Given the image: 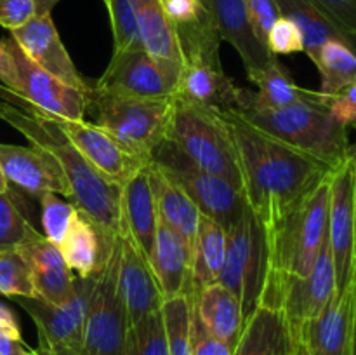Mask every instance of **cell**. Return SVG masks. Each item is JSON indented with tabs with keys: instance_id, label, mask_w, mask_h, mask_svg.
Masks as SVG:
<instances>
[{
	"instance_id": "cell-12",
	"label": "cell",
	"mask_w": 356,
	"mask_h": 355,
	"mask_svg": "<svg viewBox=\"0 0 356 355\" xmlns=\"http://www.w3.org/2000/svg\"><path fill=\"white\" fill-rule=\"evenodd\" d=\"M355 216H356V162L348 159L330 173L329 244L336 270V294L351 287L355 263Z\"/></svg>"
},
{
	"instance_id": "cell-26",
	"label": "cell",
	"mask_w": 356,
	"mask_h": 355,
	"mask_svg": "<svg viewBox=\"0 0 356 355\" xmlns=\"http://www.w3.org/2000/svg\"><path fill=\"white\" fill-rule=\"evenodd\" d=\"M149 265L163 299L177 294L190 296L191 246L160 218L156 225L155 249Z\"/></svg>"
},
{
	"instance_id": "cell-55",
	"label": "cell",
	"mask_w": 356,
	"mask_h": 355,
	"mask_svg": "<svg viewBox=\"0 0 356 355\" xmlns=\"http://www.w3.org/2000/svg\"><path fill=\"white\" fill-rule=\"evenodd\" d=\"M355 263H356V216H355Z\"/></svg>"
},
{
	"instance_id": "cell-56",
	"label": "cell",
	"mask_w": 356,
	"mask_h": 355,
	"mask_svg": "<svg viewBox=\"0 0 356 355\" xmlns=\"http://www.w3.org/2000/svg\"><path fill=\"white\" fill-rule=\"evenodd\" d=\"M355 129H356V125H355Z\"/></svg>"
},
{
	"instance_id": "cell-42",
	"label": "cell",
	"mask_w": 356,
	"mask_h": 355,
	"mask_svg": "<svg viewBox=\"0 0 356 355\" xmlns=\"http://www.w3.org/2000/svg\"><path fill=\"white\" fill-rule=\"evenodd\" d=\"M245 7L254 33L259 38V42L266 45L268 31L280 17L277 2L275 0H245Z\"/></svg>"
},
{
	"instance_id": "cell-5",
	"label": "cell",
	"mask_w": 356,
	"mask_h": 355,
	"mask_svg": "<svg viewBox=\"0 0 356 355\" xmlns=\"http://www.w3.org/2000/svg\"><path fill=\"white\" fill-rule=\"evenodd\" d=\"M165 143L197 169L225 178L243 190L235 141L221 111L172 96Z\"/></svg>"
},
{
	"instance_id": "cell-16",
	"label": "cell",
	"mask_w": 356,
	"mask_h": 355,
	"mask_svg": "<svg viewBox=\"0 0 356 355\" xmlns=\"http://www.w3.org/2000/svg\"><path fill=\"white\" fill-rule=\"evenodd\" d=\"M49 118L65 132L66 138L86 157L90 166L96 167L108 181L118 187H122L146 164L152 162L129 153L96 124H89L86 120H68V118Z\"/></svg>"
},
{
	"instance_id": "cell-7",
	"label": "cell",
	"mask_w": 356,
	"mask_h": 355,
	"mask_svg": "<svg viewBox=\"0 0 356 355\" xmlns=\"http://www.w3.org/2000/svg\"><path fill=\"white\" fill-rule=\"evenodd\" d=\"M334 296L336 270L327 233L313 268L306 277L266 274L259 305L278 310L287 322L292 340H299L302 327L315 319Z\"/></svg>"
},
{
	"instance_id": "cell-36",
	"label": "cell",
	"mask_w": 356,
	"mask_h": 355,
	"mask_svg": "<svg viewBox=\"0 0 356 355\" xmlns=\"http://www.w3.org/2000/svg\"><path fill=\"white\" fill-rule=\"evenodd\" d=\"M125 355H170L162 310L129 326Z\"/></svg>"
},
{
	"instance_id": "cell-11",
	"label": "cell",
	"mask_w": 356,
	"mask_h": 355,
	"mask_svg": "<svg viewBox=\"0 0 356 355\" xmlns=\"http://www.w3.org/2000/svg\"><path fill=\"white\" fill-rule=\"evenodd\" d=\"M153 162L159 164L186 191L200 214L214 219L225 230L232 228L247 207L242 188L225 178L197 169L165 141L153 153Z\"/></svg>"
},
{
	"instance_id": "cell-54",
	"label": "cell",
	"mask_w": 356,
	"mask_h": 355,
	"mask_svg": "<svg viewBox=\"0 0 356 355\" xmlns=\"http://www.w3.org/2000/svg\"><path fill=\"white\" fill-rule=\"evenodd\" d=\"M198 2H200L202 6H204L205 9H207L209 13L212 14V0H198ZM212 17H214V16H212Z\"/></svg>"
},
{
	"instance_id": "cell-46",
	"label": "cell",
	"mask_w": 356,
	"mask_h": 355,
	"mask_svg": "<svg viewBox=\"0 0 356 355\" xmlns=\"http://www.w3.org/2000/svg\"><path fill=\"white\" fill-rule=\"evenodd\" d=\"M0 84L10 90H16L17 87L16 66L6 40H0Z\"/></svg>"
},
{
	"instance_id": "cell-49",
	"label": "cell",
	"mask_w": 356,
	"mask_h": 355,
	"mask_svg": "<svg viewBox=\"0 0 356 355\" xmlns=\"http://www.w3.org/2000/svg\"><path fill=\"white\" fill-rule=\"evenodd\" d=\"M35 6H37V16L38 14H51V10L54 9L56 3L59 0H33Z\"/></svg>"
},
{
	"instance_id": "cell-28",
	"label": "cell",
	"mask_w": 356,
	"mask_h": 355,
	"mask_svg": "<svg viewBox=\"0 0 356 355\" xmlns=\"http://www.w3.org/2000/svg\"><path fill=\"white\" fill-rule=\"evenodd\" d=\"M113 239L101 232L89 216L76 211L65 239L59 244V251L70 270L75 271L79 278H87L99 270Z\"/></svg>"
},
{
	"instance_id": "cell-43",
	"label": "cell",
	"mask_w": 356,
	"mask_h": 355,
	"mask_svg": "<svg viewBox=\"0 0 356 355\" xmlns=\"http://www.w3.org/2000/svg\"><path fill=\"white\" fill-rule=\"evenodd\" d=\"M191 355H232V348L225 343V341L218 340L212 336L197 313L193 312V305H191Z\"/></svg>"
},
{
	"instance_id": "cell-21",
	"label": "cell",
	"mask_w": 356,
	"mask_h": 355,
	"mask_svg": "<svg viewBox=\"0 0 356 355\" xmlns=\"http://www.w3.org/2000/svg\"><path fill=\"white\" fill-rule=\"evenodd\" d=\"M143 49L177 84L183 70L179 37L165 14L162 0H131Z\"/></svg>"
},
{
	"instance_id": "cell-10",
	"label": "cell",
	"mask_w": 356,
	"mask_h": 355,
	"mask_svg": "<svg viewBox=\"0 0 356 355\" xmlns=\"http://www.w3.org/2000/svg\"><path fill=\"white\" fill-rule=\"evenodd\" d=\"M96 274L87 278L76 277L75 292L63 305H52L40 298H14L37 326L38 354L83 355V324Z\"/></svg>"
},
{
	"instance_id": "cell-41",
	"label": "cell",
	"mask_w": 356,
	"mask_h": 355,
	"mask_svg": "<svg viewBox=\"0 0 356 355\" xmlns=\"http://www.w3.org/2000/svg\"><path fill=\"white\" fill-rule=\"evenodd\" d=\"M309 2L346 35L356 52V0H309Z\"/></svg>"
},
{
	"instance_id": "cell-51",
	"label": "cell",
	"mask_w": 356,
	"mask_h": 355,
	"mask_svg": "<svg viewBox=\"0 0 356 355\" xmlns=\"http://www.w3.org/2000/svg\"><path fill=\"white\" fill-rule=\"evenodd\" d=\"M291 355H309L306 350V345L301 340H292V352Z\"/></svg>"
},
{
	"instance_id": "cell-40",
	"label": "cell",
	"mask_w": 356,
	"mask_h": 355,
	"mask_svg": "<svg viewBox=\"0 0 356 355\" xmlns=\"http://www.w3.org/2000/svg\"><path fill=\"white\" fill-rule=\"evenodd\" d=\"M266 47L273 56L305 52V38L294 21L280 16L268 31Z\"/></svg>"
},
{
	"instance_id": "cell-15",
	"label": "cell",
	"mask_w": 356,
	"mask_h": 355,
	"mask_svg": "<svg viewBox=\"0 0 356 355\" xmlns=\"http://www.w3.org/2000/svg\"><path fill=\"white\" fill-rule=\"evenodd\" d=\"M0 167L7 183L37 200L47 194L72 197L63 167L52 153L38 146L0 143Z\"/></svg>"
},
{
	"instance_id": "cell-17",
	"label": "cell",
	"mask_w": 356,
	"mask_h": 355,
	"mask_svg": "<svg viewBox=\"0 0 356 355\" xmlns=\"http://www.w3.org/2000/svg\"><path fill=\"white\" fill-rule=\"evenodd\" d=\"M10 37L31 63L40 66L51 75L58 77L68 86L90 94L92 84L87 82L82 73L76 70L75 63L72 61L59 37L51 14H38L26 24L10 31Z\"/></svg>"
},
{
	"instance_id": "cell-37",
	"label": "cell",
	"mask_w": 356,
	"mask_h": 355,
	"mask_svg": "<svg viewBox=\"0 0 356 355\" xmlns=\"http://www.w3.org/2000/svg\"><path fill=\"white\" fill-rule=\"evenodd\" d=\"M0 294L7 298H37L30 263L19 249L0 251Z\"/></svg>"
},
{
	"instance_id": "cell-23",
	"label": "cell",
	"mask_w": 356,
	"mask_h": 355,
	"mask_svg": "<svg viewBox=\"0 0 356 355\" xmlns=\"http://www.w3.org/2000/svg\"><path fill=\"white\" fill-rule=\"evenodd\" d=\"M19 251L30 263L37 298L52 305H63L72 298L76 277L66 265L59 246L37 233L24 242Z\"/></svg>"
},
{
	"instance_id": "cell-44",
	"label": "cell",
	"mask_w": 356,
	"mask_h": 355,
	"mask_svg": "<svg viewBox=\"0 0 356 355\" xmlns=\"http://www.w3.org/2000/svg\"><path fill=\"white\" fill-rule=\"evenodd\" d=\"M37 16L33 0H0V26L17 30Z\"/></svg>"
},
{
	"instance_id": "cell-25",
	"label": "cell",
	"mask_w": 356,
	"mask_h": 355,
	"mask_svg": "<svg viewBox=\"0 0 356 355\" xmlns=\"http://www.w3.org/2000/svg\"><path fill=\"white\" fill-rule=\"evenodd\" d=\"M250 82L257 87V90L238 87L235 110H278L301 101H323L329 97L320 90L299 87L278 59L252 77Z\"/></svg>"
},
{
	"instance_id": "cell-9",
	"label": "cell",
	"mask_w": 356,
	"mask_h": 355,
	"mask_svg": "<svg viewBox=\"0 0 356 355\" xmlns=\"http://www.w3.org/2000/svg\"><path fill=\"white\" fill-rule=\"evenodd\" d=\"M118 235L96 274L83 324V355H125L129 317L118 289Z\"/></svg>"
},
{
	"instance_id": "cell-45",
	"label": "cell",
	"mask_w": 356,
	"mask_h": 355,
	"mask_svg": "<svg viewBox=\"0 0 356 355\" xmlns=\"http://www.w3.org/2000/svg\"><path fill=\"white\" fill-rule=\"evenodd\" d=\"M327 108L332 113L337 122H341L346 127L356 125V80L353 84L341 90L336 96L329 97Z\"/></svg>"
},
{
	"instance_id": "cell-34",
	"label": "cell",
	"mask_w": 356,
	"mask_h": 355,
	"mask_svg": "<svg viewBox=\"0 0 356 355\" xmlns=\"http://www.w3.org/2000/svg\"><path fill=\"white\" fill-rule=\"evenodd\" d=\"M170 355H191V299L186 294L165 298L162 303Z\"/></svg>"
},
{
	"instance_id": "cell-38",
	"label": "cell",
	"mask_w": 356,
	"mask_h": 355,
	"mask_svg": "<svg viewBox=\"0 0 356 355\" xmlns=\"http://www.w3.org/2000/svg\"><path fill=\"white\" fill-rule=\"evenodd\" d=\"M113 31V52L143 49L131 0H104Z\"/></svg>"
},
{
	"instance_id": "cell-33",
	"label": "cell",
	"mask_w": 356,
	"mask_h": 355,
	"mask_svg": "<svg viewBox=\"0 0 356 355\" xmlns=\"http://www.w3.org/2000/svg\"><path fill=\"white\" fill-rule=\"evenodd\" d=\"M313 63L322 77L320 93L325 96H336L356 80V52L346 42L327 40Z\"/></svg>"
},
{
	"instance_id": "cell-57",
	"label": "cell",
	"mask_w": 356,
	"mask_h": 355,
	"mask_svg": "<svg viewBox=\"0 0 356 355\" xmlns=\"http://www.w3.org/2000/svg\"><path fill=\"white\" fill-rule=\"evenodd\" d=\"M40 355H42V354H40Z\"/></svg>"
},
{
	"instance_id": "cell-48",
	"label": "cell",
	"mask_w": 356,
	"mask_h": 355,
	"mask_svg": "<svg viewBox=\"0 0 356 355\" xmlns=\"http://www.w3.org/2000/svg\"><path fill=\"white\" fill-rule=\"evenodd\" d=\"M0 355H40L38 350H31L23 340H16L0 333Z\"/></svg>"
},
{
	"instance_id": "cell-8",
	"label": "cell",
	"mask_w": 356,
	"mask_h": 355,
	"mask_svg": "<svg viewBox=\"0 0 356 355\" xmlns=\"http://www.w3.org/2000/svg\"><path fill=\"white\" fill-rule=\"evenodd\" d=\"M266 271V233L247 204L238 221L226 230V256L219 275V284L229 289L242 303L243 324L259 306Z\"/></svg>"
},
{
	"instance_id": "cell-31",
	"label": "cell",
	"mask_w": 356,
	"mask_h": 355,
	"mask_svg": "<svg viewBox=\"0 0 356 355\" xmlns=\"http://www.w3.org/2000/svg\"><path fill=\"white\" fill-rule=\"evenodd\" d=\"M226 256V230L202 214L191 246L190 296L198 289L219 282Z\"/></svg>"
},
{
	"instance_id": "cell-30",
	"label": "cell",
	"mask_w": 356,
	"mask_h": 355,
	"mask_svg": "<svg viewBox=\"0 0 356 355\" xmlns=\"http://www.w3.org/2000/svg\"><path fill=\"white\" fill-rule=\"evenodd\" d=\"M292 336L278 310L259 305L245 320L232 355H291Z\"/></svg>"
},
{
	"instance_id": "cell-4",
	"label": "cell",
	"mask_w": 356,
	"mask_h": 355,
	"mask_svg": "<svg viewBox=\"0 0 356 355\" xmlns=\"http://www.w3.org/2000/svg\"><path fill=\"white\" fill-rule=\"evenodd\" d=\"M334 171V169H332ZM330 174L296 202L266 230L268 271L306 277L320 253L329 226Z\"/></svg>"
},
{
	"instance_id": "cell-39",
	"label": "cell",
	"mask_w": 356,
	"mask_h": 355,
	"mask_svg": "<svg viewBox=\"0 0 356 355\" xmlns=\"http://www.w3.org/2000/svg\"><path fill=\"white\" fill-rule=\"evenodd\" d=\"M42 204V228H44V237L49 242L59 244L65 239L66 232H68L70 225H72L73 218H75L76 211L75 204L66 202L59 198L56 194H47L40 198Z\"/></svg>"
},
{
	"instance_id": "cell-18",
	"label": "cell",
	"mask_w": 356,
	"mask_h": 355,
	"mask_svg": "<svg viewBox=\"0 0 356 355\" xmlns=\"http://www.w3.org/2000/svg\"><path fill=\"white\" fill-rule=\"evenodd\" d=\"M236 94L238 86L225 73L219 56H184L174 97L209 110L228 111L236 108Z\"/></svg>"
},
{
	"instance_id": "cell-2",
	"label": "cell",
	"mask_w": 356,
	"mask_h": 355,
	"mask_svg": "<svg viewBox=\"0 0 356 355\" xmlns=\"http://www.w3.org/2000/svg\"><path fill=\"white\" fill-rule=\"evenodd\" d=\"M0 120L24 136L33 146L52 153L66 174L72 204L89 216L108 237L124 233L120 187L108 181L87 162L65 132L33 106L0 84Z\"/></svg>"
},
{
	"instance_id": "cell-6",
	"label": "cell",
	"mask_w": 356,
	"mask_h": 355,
	"mask_svg": "<svg viewBox=\"0 0 356 355\" xmlns=\"http://www.w3.org/2000/svg\"><path fill=\"white\" fill-rule=\"evenodd\" d=\"M89 108H94V124L111 136L129 153L153 160V153L167 138L172 97L118 96L99 93L92 87Z\"/></svg>"
},
{
	"instance_id": "cell-13",
	"label": "cell",
	"mask_w": 356,
	"mask_h": 355,
	"mask_svg": "<svg viewBox=\"0 0 356 355\" xmlns=\"http://www.w3.org/2000/svg\"><path fill=\"white\" fill-rule=\"evenodd\" d=\"M6 42L17 73V87L13 93L47 117L83 120L89 108V94L68 86L31 63L13 37Z\"/></svg>"
},
{
	"instance_id": "cell-53",
	"label": "cell",
	"mask_w": 356,
	"mask_h": 355,
	"mask_svg": "<svg viewBox=\"0 0 356 355\" xmlns=\"http://www.w3.org/2000/svg\"><path fill=\"white\" fill-rule=\"evenodd\" d=\"M348 157H350L351 160H355V162H356V141H355V143H350V150H348Z\"/></svg>"
},
{
	"instance_id": "cell-27",
	"label": "cell",
	"mask_w": 356,
	"mask_h": 355,
	"mask_svg": "<svg viewBox=\"0 0 356 355\" xmlns=\"http://www.w3.org/2000/svg\"><path fill=\"white\" fill-rule=\"evenodd\" d=\"M193 312L204 324L205 329L225 341L229 348H235L243 327L242 303L229 289L216 282L205 285L190 296Z\"/></svg>"
},
{
	"instance_id": "cell-52",
	"label": "cell",
	"mask_w": 356,
	"mask_h": 355,
	"mask_svg": "<svg viewBox=\"0 0 356 355\" xmlns=\"http://www.w3.org/2000/svg\"><path fill=\"white\" fill-rule=\"evenodd\" d=\"M9 190V183H7L6 176H3L2 173V167H0V194H3V191Z\"/></svg>"
},
{
	"instance_id": "cell-50",
	"label": "cell",
	"mask_w": 356,
	"mask_h": 355,
	"mask_svg": "<svg viewBox=\"0 0 356 355\" xmlns=\"http://www.w3.org/2000/svg\"><path fill=\"white\" fill-rule=\"evenodd\" d=\"M353 291H355V305H353V334H351V355H356V271L353 281Z\"/></svg>"
},
{
	"instance_id": "cell-3",
	"label": "cell",
	"mask_w": 356,
	"mask_h": 355,
	"mask_svg": "<svg viewBox=\"0 0 356 355\" xmlns=\"http://www.w3.org/2000/svg\"><path fill=\"white\" fill-rule=\"evenodd\" d=\"M323 101H301L278 110H235L240 117L273 138L322 160L336 169L348 160V127L337 122Z\"/></svg>"
},
{
	"instance_id": "cell-1",
	"label": "cell",
	"mask_w": 356,
	"mask_h": 355,
	"mask_svg": "<svg viewBox=\"0 0 356 355\" xmlns=\"http://www.w3.org/2000/svg\"><path fill=\"white\" fill-rule=\"evenodd\" d=\"M221 113L235 141L247 204L266 232L332 167L254 127L235 110Z\"/></svg>"
},
{
	"instance_id": "cell-22",
	"label": "cell",
	"mask_w": 356,
	"mask_h": 355,
	"mask_svg": "<svg viewBox=\"0 0 356 355\" xmlns=\"http://www.w3.org/2000/svg\"><path fill=\"white\" fill-rule=\"evenodd\" d=\"M212 16L221 40L235 47L242 58L249 80L277 59L254 33L245 0H212Z\"/></svg>"
},
{
	"instance_id": "cell-47",
	"label": "cell",
	"mask_w": 356,
	"mask_h": 355,
	"mask_svg": "<svg viewBox=\"0 0 356 355\" xmlns=\"http://www.w3.org/2000/svg\"><path fill=\"white\" fill-rule=\"evenodd\" d=\"M0 333L7 334L10 338H16V340H23L21 338V329L19 322H17L16 315H14L13 310L7 305L0 303Z\"/></svg>"
},
{
	"instance_id": "cell-20",
	"label": "cell",
	"mask_w": 356,
	"mask_h": 355,
	"mask_svg": "<svg viewBox=\"0 0 356 355\" xmlns=\"http://www.w3.org/2000/svg\"><path fill=\"white\" fill-rule=\"evenodd\" d=\"M353 305L351 284L348 291L334 296L329 305L302 327L299 340L306 345L309 355H351Z\"/></svg>"
},
{
	"instance_id": "cell-35",
	"label": "cell",
	"mask_w": 356,
	"mask_h": 355,
	"mask_svg": "<svg viewBox=\"0 0 356 355\" xmlns=\"http://www.w3.org/2000/svg\"><path fill=\"white\" fill-rule=\"evenodd\" d=\"M37 233L19 198L10 188L0 194V251L19 249Z\"/></svg>"
},
{
	"instance_id": "cell-29",
	"label": "cell",
	"mask_w": 356,
	"mask_h": 355,
	"mask_svg": "<svg viewBox=\"0 0 356 355\" xmlns=\"http://www.w3.org/2000/svg\"><path fill=\"white\" fill-rule=\"evenodd\" d=\"M149 187L155 197L159 218L163 219L170 228L176 230L190 246H193L197 233L200 211L186 191L162 169L156 162L148 164Z\"/></svg>"
},
{
	"instance_id": "cell-24",
	"label": "cell",
	"mask_w": 356,
	"mask_h": 355,
	"mask_svg": "<svg viewBox=\"0 0 356 355\" xmlns=\"http://www.w3.org/2000/svg\"><path fill=\"white\" fill-rule=\"evenodd\" d=\"M120 194L124 233L131 237L143 256L152 261L156 225H159V211H156L153 190L149 187L148 164L122 184Z\"/></svg>"
},
{
	"instance_id": "cell-14",
	"label": "cell",
	"mask_w": 356,
	"mask_h": 355,
	"mask_svg": "<svg viewBox=\"0 0 356 355\" xmlns=\"http://www.w3.org/2000/svg\"><path fill=\"white\" fill-rule=\"evenodd\" d=\"M92 87L99 93L149 100L172 97L176 90L174 80L145 49L113 52L106 70Z\"/></svg>"
},
{
	"instance_id": "cell-19",
	"label": "cell",
	"mask_w": 356,
	"mask_h": 355,
	"mask_svg": "<svg viewBox=\"0 0 356 355\" xmlns=\"http://www.w3.org/2000/svg\"><path fill=\"white\" fill-rule=\"evenodd\" d=\"M118 289L127 310L129 326L143 317L162 310L163 294L159 287L152 265L141 254L127 233L118 235Z\"/></svg>"
},
{
	"instance_id": "cell-32",
	"label": "cell",
	"mask_w": 356,
	"mask_h": 355,
	"mask_svg": "<svg viewBox=\"0 0 356 355\" xmlns=\"http://www.w3.org/2000/svg\"><path fill=\"white\" fill-rule=\"evenodd\" d=\"M275 2L280 10V16L294 21L299 26L305 38V54H308L312 61H315L320 47L327 40H343L351 47L346 35L332 21L327 19L309 0H275Z\"/></svg>"
}]
</instances>
